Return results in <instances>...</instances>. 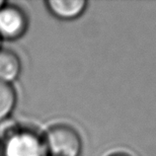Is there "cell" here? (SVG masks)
<instances>
[{
	"mask_svg": "<svg viewBox=\"0 0 156 156\" xmlns=\"http://www.w3.org/2000/svg\"><path fill=\"white\" fill-rule=\"evenodd\" d=\"M1 44H2V40L0 39V48H1Z\"/></svg>",
	"mask_w": 156,
	"mask_h": 156,
	"instance_id": "9",
	"label": "cell"
},
{
	"mask_svg": "<svg viewBox=\"0 0 156 156\" xmlns=\"http://www.w3.org/2000/svg\"><path fill=\"white\" fill-rule=\"evenodd\" d=\"M109 156H130V155L125 152H115V153L110 154Z\"/></svg>",
	"mask_w": 156,
	"mask_h": 156,
	"instance_id": "7",
	"label": "cell"
},
{
	"mask_svg": "<svg viewBox=\"0 0 156 156\" xmlns=\"http://www.w3.org/2000/svg\"><path fill=\"white\" fill-rule=\"evenodd\" d=\"M44 5L55 18L61 21H72L84 14L88 2L86 0H47Z\"/></svg>",
	"mask_w": 156,
	"mask_h": 156,
	"instance_id": "4",
	"label": "cell"
},
{
	"mask_svg": "<svg viewBox=\"0 0 156 156\" xmlns=\"http://www.w3.org/2000/svg\"><path fill=\"white\" fill-rule=\"evenodd\" d=\"M29 28V18L25 11L15 4H6L0 8V39L14 42L21 39Z\"/></svg>",
	"mask_w": 156,
	"mask_h": 156,
	"instance_id": "3",
	"label": "cell"
},
{
	"mask_svg": "<svg viewBox=\"0 0 156 156\" xmlns=\"http://www.w3.org/2000/svg\"><path fill=\"white\" fill-rule=\"evenodd\" d=\"M22 73V62L16 52L0 48V82L13 85Z\"/></svg>",
	"mask_w": 156,
	"mask_h": 156,
	"instance_id": "5",
	"label": "cell"
},
{
	"mask_svg": "<svg viewBox=\"0 0 156 156\" xmlns=\"http://www.w3.org/2000/svg\"><path fill=\"white\" fill-rule=\"evenodd\" d=\"M44 134L48 156H80L83 141L79 133L66 124L50 126Z\"/></svg>",
	"mask_w": 156,
	"mask_h": 156,
	"instance_id": "2",
	"label": "cell"
},
{
	"mask_svg": "<svg viewBox=\"0 0 156 156\" xmlns=\"http://www.w3.org/2000/svg\"><path fill=\"white\" fill-rule=\"evenodd\" d=\"M17 92L12 84L0 82V124L11 117L17 105Z\"/></svg>",
	"mask_w": 156,
	"mask_h": 156,
	"instance_id": "6",
	"label": "cell"
},
{
	"mask_svg": "<svg viewBox=\"0 0 156 156\" xmlns=\"http://www.w3.org/2000/svg\"><path fill=\"white\" fill-rule=\"evenodd\" d=\"M0 156H48L43 133L28 126H11L0 136Z\"/></svg>",
	"mask_w": 156,
	"mask_h": 156,
	"instance_id": "1",
	"label": "cell"
},
{
	"mask_svg": "<svg viewBox=\"0 0 156 156\" xmlns=\"http://www.w3.org/2000/svg\"><path fill=\"white\" fill-rule=\"evenodd\" d=\"M5 4H6V1H4V0H0V8H2Z\"/></svg>",
	"mask_w": 156,
	"mask_h": 156,
	"instance_id": "8",
	"label": "cell"
}]
</instances>
